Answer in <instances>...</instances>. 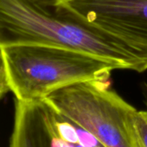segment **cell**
Listing matches in <instances>:
<instances>
[{
  "mask_svg": "<svg viewBox=\"0 0 147 147\" xmlns=\"http://www.w3.org/2000/svg\"><path fill=\"white\" fill-rule=\"evenodd\" d=\"M19 44L77 50L120 70H147L145 54L89 22L64 0H0V47Z\"/></svg>",
  "mask_w": 147,
  "mask_h": 147,
  "instance_id": "6da1fadb",
  "label": "cell"
},
{
  "mask_svg": "<svg viewBox=\"0 0 147 147\" xmlns=\"http://www.w3.org/2000/svg\"><path fill=\"white\" fill-rule=\"evenodd\" d=\"M0 95L32 102L65 87L88 81H108L119 66L87 53L44 45L0 47Z\"/></svg>",
  "mask_w": 147,
  "mask_h": 147,
  "instance_id": "7a4b0ae2",
  "label": "cell"
},
{
  "mask_svg": "<svg viewBox=\"0 0 147 147\" xmlns=\"http://www.w3.org/2000/svg\"><path fill=\"white\" fill-rule=\"evenodd\" d=\"M42 100L105 147H139L133 126L137 109L111 88L109 80L75 84Z\"/></svg>",
  "mask_w": 147,
  "mask_h": 147,
  "instance_id": "3957f363",
  "label": "cell"
},
{
  "mask_svg": "<svg viewBox=\"0 0 147 147\" xmlns=\"http://www.w3.org/2000/svg\"><path fill=\"white\" fill-rule=\"evenodd\" d=\"M89 22L101 27L147 58V0H67Z\"/></svg>",
  "mask_w": 147,
  "mask_h": 147,
  "instance_id": "277c9868",
  "label": "cell"
},
{
  "mask_svg": "<svg viewBox=\"0 0 147 147\" xmlns=\"http://www.w3.org/2000/svg\"><path fill=\"white\" fill-rule=\"evenodd\" d=\"M9 147H51L40 101L15 99V113Z\"/></svg>",
  "mask_w": 147,
  "mask_h": 147,
  "instance_id": "5b68a950",
  "label": "cell"
},
{
  "mask_svg": "<svg viewBox=\"0 0 147 147\" xmlns=\"http://www.w3.org/2000/svg\"><path fill=\"white\" fill-rule=\"evenodd\" d=\"M40 102L47 127L51 134L84 147H105L87 130L55 111L43 100H40Z\"/></svg>",
  "mask_w": 147,
  "mask_h": 147,
  "instance_id": "8992f818",
  "label": "cell"
},
{
  "mask_svg": "<svg viewBox=\"0 0 147 147\" xmlns=\"http://www.w3.org/2000/svg\"><path fill=\"white\" fill-rule=\"evenodd\" d=\"M133 126L139 147H147V109L134 113Z\"/></svg>",
  "mask_w": 147,
  "mask_h": 147,
  "instance_id": "52a82bcc",
  "label": "cell"
},
{
  "mask_svg": "<svg viewBox=\"0 0 147 147\" xmlns=\"http://www.w3.org/2000/svg\"><path fill=\"white\" fill-rule=\"evenodd\" d=\"M48 133H49V131H48ZM49 135H50L51 147H73V145L71 143L66 142V141L58 138L57 136L51 134L50 133H49Z\"/></svg>",
  "mask_w": 147,
  "mask_h": 147,
  "instance_id": "ba28073f",
  "label": "cell"
},
{
  "mask_svg": "<svg viewBox=\"0 0 147 147\" xmlns=\"http://www.w3.org/2000/svg\"><path fill=\"white\" fill-rule=\"evenodd\" d=\"M141 92H142L144 102H145L147 109V82H145L141 84Z\"/></svg>",
  "mask_w": 147,
  "mask_h": 147,
  "instance_id": "9c48e42d",
  "label": "cell"
},
{
  "mask_svg": "<svg viewBox=\"0 0 147 147\" xmlns=\"http://www.w3.org/2000/svg\"><path fill=\"white\" fill-rule=\"evenodd\" d=\"M73 145V147H84L81 145H78V144H72Z\"/></svg>",
  "mask_w": 147,
  "mask_h": 147,
  "instance_id": "30bf717a",
  "label": "cell"
},
{
  "mask_svg": "<svg viewBox=\"0 0 147 147\" xmlns=\"http://www.w3.org/2000/svg\"><path fill=\"white\" fill-rule=\"evenodd\" d=\"M64 1H67V0H64Z\"/></svg>",
  "mask_w": 147,
  "mask_h": 147,
  "instance_id": "8fae6325",
  "label": "cell"
}]
</instances>
